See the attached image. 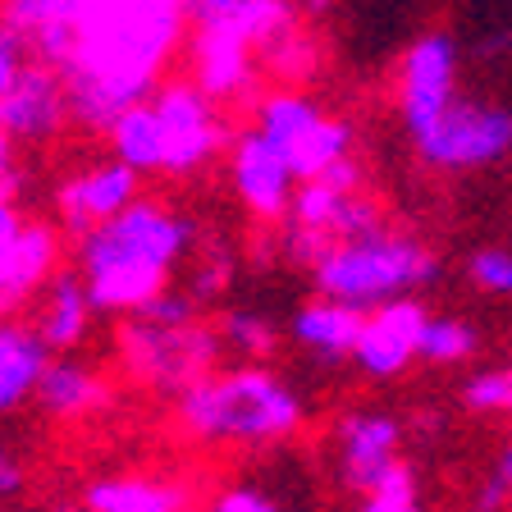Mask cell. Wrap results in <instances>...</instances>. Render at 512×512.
Masks as SVG:
<instances>
[{"mask_svg":"<svg viewBox=\"0 0 512 512\" xmlns=\"http://www.w3.org/2000/svg\"><path fill=\"white\" fill-rule=\"evenodd\" d=\"M69 92H64L60 69L32 60L23 69V78L0 92V124L10 128L14 142H46L69 124Z\"/></svg>","mask_w":512,"mask_h":512,"instance_id":"9a60e30c","label":"cell"},{"mask_svg":"<svg viewBox=\"0 0 512 512\" xmlns=\"http://www.w3.org/2000/svg\"><path fill=\"white\" fill-rule=\"evenodd\" d=\"M151 106H156L160 133H165V170L160 174H192L229 147V124L220 115V101L197 78L160 83L151 92Z\"/></svg>","mask_w":512,"mask_h":512,"instance_id":"52a82bcc","label":"cell"},{"mask_svg":"<svg viewBox=\"0 0 512 512\" xmlns=\"http://www.w3.org/2000/svg\"><path fill=\"white\" fill-rule=\"evenodd\" d=\"M357 512H421L416 508V480H412V467H403L389 485H380L375 494H366L362 508Z\"/></svg>","mask_w":512,"mask_h":512,"instance_id":"4dcf8cb0","label":"cell"},{"mask_svg":"<svg viewBox=\"0 0 512 512\" xmlns=\"http://www.w3.org/2000/svg\"><path fill=\"white\" fill-rule=\"evenodd\" d=\"M439 279V261L426 243L407 234H394L384 224H371L362 234L334 238L316 266L311 284L320 298L348 302V307L375 311L394 298H412L416 288Z\"/></svg>","mask_w":512,"mask_h":512,"instance_id":"277c9868","label":"cell"},{"mask_svg":"<svg viewBox=\"0 0 512 512\" xmlns=\"http://www.w3.org/2000/svg\"><path fill=\"white\" fill-rule=\"evenodd\" d=\"M494 476H499L503 485H508V494H512V439L503 444V453H499V471H494Z\"/></svg>","mask_w":512,"mask_h":512,"instance_id":"ab89813d","label":"cell"},{"mask_svg":"<svg viewBox=\"0 0 512 512\" xmlns=\"http://www.w3.org/2000/svg\"><path fill=\"white\" fill-rule=\"evenodd\" d=\"M92 293H87L83 270H55L46 284L42 311H37V334L46 339L51 352H69L83 343L87 325H92Z\"/></svg>","mask_w":512,"mask_h":512,"instance_id":"ffe728a7","label":"cell"},{"mask_svg":"<svg viewBox=\"0 0 512 512\" xmlns=\"http://www.w3.org/2000/svg\"><path fill=\"white\" fill-rule=\"evenodd\" d=\"M476 352V330L462 325V320H426L421 330V357L426 362H439V366H453L462 357Z\"/></svg>","mask_w":512,"mask_h":512,"instance_id":"d4e9b609","label":"cell"},{"mask_svg":"<svg viewBox=\"0 0 512 512\" xmlns=\"http://www.w3.org/2000/svg\"><path fill=\"white\" fill-rule=\"evenodd\" d=\"M14 188H19V170H14V138H10V128L0 124V192L14 197Z\"/></svg>","mask_w":512,"mask_h":512,"instance_id":"e575fe53","label":"cell"},{"mask_svg":"<svg viewBox=\"0 0 512 512\" xmlns=\"http://www.w3.org/2000/svg\"><path fill=\"white\" fill-rule=\"evenodd\" d=\"M293 5H298V14H302V19H325V14H330V5H334V0H293Z\"/></svg>","mask_w":512,"mask_h":512,"instance_id":"f35d334b","label":"cell"},{"mask_svg":"<svg viewBox=\"0 0 512 512\" xmlns=\"http://www.w3.org/2000/svg\"><path fill=\"white\" fill-rule=\"evenodd\" d=\"M74 243V261L87 279L92 307L133 316L160 288H170V270L197 243V224L165 202L138 197L119 215L92 224Z\"/></svg>","mask_w":512,"mask_h":512,"instance_id":"7a4b0ae2","label":"cell"},{"mask_svg":"<svg viewBox=\"0 0 512 512\" xmlns=\"http://www.w3.org/2000/svg\"><path fill=\"white\" fill-rule=\"evenodd\" d=\"M252 119H256V128L288 156L298 183L320 179L334 160L352 156V124L339 115H330V110L316 106V101L302 92H288L284 87V92L256 96Z\"/></svg>","mask_w":512,"mask_h":512,"instance_id":"8992f818","label":"cell"},{"mask_svg":"<svg viewBox=\"0 0 512 512\" xmlns=\"http://www.w3.org/2000/svg\"><path fill=\"white\" fill-rule=\"evenodd\" d=\"M229 348L224 334L206 320H188V325H156V320H124L119 330V362L133 380L165 389V394H183L188 384L206 380L220 362V352Z\"/></svg>","mask_w":512,"mask_h":512,"instance_id":"5b68a950","label":"cell"},{"mask_svg":"<svg viewBox=\"0 0 512 512\" xmlns=\"http://www.w3.org/2000/svg\"><path fill=\"white\" fill-rule=\"evenodd\" d=\"M426 165L435 170H480L508 156L512 147V110L490 106V101H453L435 124L412 138Z\"/></svg>","mask_w":512,"mask_h":512,"instance_id":"ba28073f","label":"cell"},{"mask_svg":"<svg viewBox=\"0 0 512 512\" xmlns=\"http://www.w3.org/2000/svg\"><path fill=\"white\" fill-rule=\"evenodd\" d=\"M28 64H32L28 42H23L10 23L0 19V92H10V87L23 78V69H28Z\"/></svg>","mask_w":512,"mask_h":512,"instance_id":"1f68e13d","label":"cell"},{"mask_svg":"<svg viewBox=\"0 0 512 512\" xmlns=\"http://www.w3.org/2000/svg\"><path fill=\"white\" fill-rule=\"evenodd\" d=\"M229 174H234V192L238 202L256 215V220H284L288 206H293V165L275 142L261 133V128H247L234 138V160H229Z\"/></svg>","mask_w":512,"mask_h":512,"instance_id":"8fae6325","label":"cell"},{"mask_svg":"<svg viewBox=\"0 0 512 512\" xmlns=\"http://www.w3.org/2000/svg\"><path fill=\"white\" fill-rule=\"evenodd\" d=\"M23 215H19V206H14V197H5V192H0V252H5V247L14 243V238L23 234Z\"/></svg>","mask_w":512,"mask_h":512,"instance_id":"d590c367","label":"cell"},{"mask_svg":"<svg viewBox=\"0 0 512 512\" xmlns=\"http://www.w3.org/2000/svg\"><path fill=\"white\" fill-rule=\"evenodd\" d=\"M426 311L412 298H394L384 307L366 311L362 339L352 348L357 371L371 380H394L412 366V357H421V330H426Z\"/></svg>","mask_w":512,"mask_h":512,"instance_id":"7c38bea8","label":"cell"},{"mask_svg":"<svg viewBox=\"0 0 512 512\" xmlns=\"http://www.w3.org/2000/svg\"><path fill=\"white\" fill-rule=\"evenodd\" d=\"M110 147H115L119 160H128V165L142 174L165 170V133H160V115H156V106H151V96L115 119Z\"/></svg>","mask_w":512,"mask_h":512,"instance_id":"603a6c76","label":"cell"},{"mask_svg":"<svg viewBox=\"0 0 512 512\" xmlns=\"http://www.w3.org/2000/svg\"><path fill=\"white\" fill-rule=\"evenodd\" d=\"M462 403L471 412H512V366L508 371H480L476 380L462 384Z\"/></svg>","mask_w":512,"mask_h":512,"instance_id":"83f0119b","label":"cell"},{"mask_svg":"<svg viewBox=\"0 0 512 512\" xmlns=\"http://www.w3.org/2000/svg\"><path fill=\"white\" fill-rule=\"evenodd\" d=\"M211 512H279V508L261 490H252V485H238V490H224L220 499L211 503Z\"/></svg>","mask_w":512,"mask_h":512,"instance_id":"d6a6232c","label":"cell"},{"mask_svg":"<svg viewBox=\"0 0 512 512\" xmlns=\"http://www.w3.org/2000/svg\"><path fill=\"white\" fill-rule=\"evenodd\" d=\"M0 19L28 42L32 60L64 69L78 37V5L74 0H0Z\"/></svg>","mask_w":512,"mask_h":512,"instance_id":"e0dca14e","label":"cell"},{"mask_svg":"<svg viewBox=\"0 0 512 512\" xmlns=\"http://www.w3.org/2000/svg\"><path fill=\"white\" fill-rule=\"evenodd\" d=\"M229 279H234V261H229L224 252H211V256H202V261L192 266V275H188V293L206 307V302H215V298L224 293V288H229Z\"/></svg>","mask_w":512,"mask_h":512,"instance_id":"f546056e","label":"cell"},{"mask_svg":"<svg viewBox=\"0 0 512 512\" xmlns=\"http://www.w3.org/2000/svg\"><path fill=\"white\" fill-rule=\"evenodd\" d=\"M256 60L266 64L279 83H307V78L316 74V64H320V42L302 28V23H293L288 32H279L275 42L261 46Z\"/></svg>","mask_w":512,"mask_h":512,"instance_id":"cb8c5ba5","label":"cell"},{"mask_svg":"<svg viewBox=\"0 0 512 512\" xmlns=\"http://www.w3.org/2000/svg\"><path fill=\"white\" fill-rule=\"evenodd\" d=\"M179 421L202 444H279L302 426V398L266 366L206 375L179 394Z\"/></svg>","mask_w":512,"mask_h":512,"instance_id":"3957f363","label":"cell"},{"mask_svg":"<svg viewBox=\"0 0 512 512\" xmlns=\"http://www.w3.org/2000/svg\"><path fill=\"white\" fill-rule=\"evenodd\" d=\"M220 334L229 348H238L243 357H266L270 348H275V325H270L266 316H256V311H224L220 316Z\"/></svg>","mask_w":512,"mask_h":512,"instance_id":"484cf974","label":"cell"},{"mask_svg":"<svg viewBox=\"0 0 512 512\" xmlns=\"http://www.w3.org/2000/svg\"><path fill=\"white\" fill-rule=\"evenodd\" d=\"M23 490V467L0 448V499H14Z\"/></svg>","mask_w":512,"mask_h":512,"instance_id":"8d00e7d4","label":"cell"},{"mask_svg":"<svg viewBox=\"0 0 512 512\" xmlns=\"http://www.w3.org/2000/svg\"><path fill=\"white\" fill-rule=\"evenodd\" d=\"M256 64V46L229 19L192 23V69L215 101H252Z\"/></svg>","mask_w":512,"mask_h":512,"instance_id":"4fadbf2b","label":"cell"},{"mask_svg":"<svg viewBox=\"0 0 512 512\" xmlns=\"http://www.w3.org/2000/svg\"><path fill=\"white\" fill-rule=\"evenodd\" d=\"M188 490L151 476H106L87 485V512H188Z\"/></svg>","mask_w":512,"mask_h":512,"instance_id":"7402d4cb","label":"cell"},{"mask_svg":"<svg viewBox=\"0 0 512 512\" xmlns=\"http://www.w3.org/2000/svg\"><path fill=\"white\" fill-rule=\"evenodd\" d=\"M46 366H51V348L37 334V325L23 320H0V416L19 412L28 398H37Z\"/></svg>","mask_w":512,"mask_h":512,"instance_id":"ac0fdd59","label":"cell"},{"mask_svg":"<svg viewBox=\"0 0 512 512\" xmlns=\"http://www.w3.org/2000/svg\"><path fill=\"white\" fill-rule=\"evenodd\" d=\"M362 325H366L362 307L325 298V302H311V307L293 311L288 339L298 343L302 352H311L316 362H343V357H352L357 339H362Z\"/></svg>","mask_w":512,"mask_h":512,"instance_id":"d6986e66","label":"cell"},{"mask_svg":"<svg viewBox=\"0 0 512 512\" xmlns=\"http://www.w3.org/2000/svg\"><path fill=\"white\" fill-rule=\"evenodd\" d=\"M78 37L60 78L69 115L110 133L124 110L147 101L192 28L183 0H74Z\"/></svg>","mask_w":512,"mask_h":512,"instance_id":"6da1fadb","label":"cell"},{"mask_svg":"<svg viewBox=\"0 0 512 512\" xmlns=\"http://www.w3.org/2000/svg\"><path fill=\"white\" fill-rule=\"evenodd\" d=\"M37 403L55 421H78V416H92L96 407H106L110 389L92 366L69 362V357H51L42 384H37Z\"/></svg>","mask_w":512,"mask_h":512,"instance_id":"44dd1931","label":"cell"},{"mask_svg":"<svg viewBox=\"0 0 512 512\" xmlns=\"http://www.w3.org/2000/svg\"><path fill=\"white\" fill-rule=\"evenodd\" d=\"M467 279L480 293H494V298H512V252L508 247H485L467 261Z\"/></svg>","mask_w":512,"mask_h":512,"instance_id":"4316f807","label":"cell"},{"mask_svg":"<svg viewBox=\"0 0 512 512\" xmlns=\"http://www.w3.org/2000/svg\"><path fill=\"white\" fill-rule=\"evenodd\" d=\"M133 316L156 320V325H188V320H202V302L192 298L188 288H160L151 302H142Z\"/></svg>","mask_w":512,"mask_h":512,"instance_id":"f1b7e54d","label":"cell"},{"mask_svg":"<svg viewBox=\"0 0 512 512\" xmlns=\"http://www.w3.org/2000/svg\"><path fill=\"white\" fill-rule=\"evenodd\" d=\"M229 0H183V10H188V19L197 23V19H211V14H220Z\"/></svg>","mask_w":512,"mask_h":512,"instance_id":"74e56055","label":"cell"},{"mask_svg":"<svg viewBox=\"0 0 512 512\" xmlns=\"http://www.w3.org/2000/svg\"><path fill=\"white\" fill-rule=\"evenodd\" d=\"M51 512H78V508H51Z\"/></svg>","mask_w":512,"mask_h":512,"instance_id":"60d3db41","label":"cell"},{"mask_svg":"<svg viewBox=\"0 0 512 512\" xmlns=\"http://www.w3.org/2000/svg\"><path fill=\"white\" fill-rule=\"evenodd\" d=\"M453 101H458V42L448 32H426L407 46L398 69V115L407 133L421 138Z\"/></svg>","mask_w":512,"mask_h":512,"instance_id":"9c48e42d","label":"cell"},{"mask_svg":"<svg viewBox=\"0 0 512 512\" xmlns=\"http://www.w3.org/2000/svg\"><path fill=\"white\" fill-rule=\"evenodd\" d=\"M142 197V170H133L128 160H106L87 174H74L64 179L60 192H55V206H60V220L74 238H83L92 224L119 215L124 206H133Z\"/></svg>","mask_w":512,"mask_h":512,"instance_id":"5bb4252c","label":"cell"},{"mask_svg":"<svg viewBox=\"0 0 512 512\" xmlns=\"http://www.w3.org/2000/svg\"><path fill=\"white\" fill-rule=\"evenodd\" d=\"M60 266V234L51 224L28 220L23 234L0 252V320L19 316Z\"/></svg>","mask_w":512,"mask_h":512,"instance_id":"2e32d148","label":"cell"},{"mask_svg":"<svg viewBox=\"0 0 512 512\" xmlns=\"http://www.w3.org/2000/svg\"><path fill=\"white\" fill-rule=\"evenodd\" d=\"M398 444H403V426L398 416L389 412H348L339 421V476L348 490L357 494H375L380 485L398 476L407 467L398 458Z\"/></svg>","mask_w":512,"mask_h":512,"instance_id":"30bf717a","label":"cell"},{"mask_svg":"<svg viewBox=\"0 0 512 512\" xmlns=\"http://www.w3.org/2000/svg\"><path fill=\"white\" fill-rule=\"evenodd\" d=\"M508 499H512L508 485H503L499 476H490V480H485V485L476 490V503H471V508H476V512H508Z\"/></svg>","mask_w":512,"mask_h":512,"instance_id":"836d02e7","label":"cell"}]
</instances>
